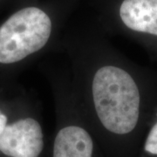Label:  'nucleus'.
<instances>
[{
  "instance_id": "1",
  "label": "nucleus",
  "mask_w": 157,
  "mask_h": 157,
  "mask_svg": "<svg viewBox=\"0 0 157 157\" xmlns=\"http://www.w3.org/2000/svg\"><path fill=\"white\" fill-rule=\"evenodd\" d=\"M55 52L66 60L73 92L105 157H125L142 112L140 83L126 59L100 39H67Z\"/></svg>"
},
{
  "instance_id": "6",
  "label": "nucleus",
  "mask_w": 157,
  "mask_h": 157,
  "mask_svg": "<svg viewBox=\"0 0 157 157\" xmlns=\"http://www.w3.org/2000/svg\"><path fill=\"white\" fill-rule=\"evenodd\" d=\"M157 117V113H156ZM144 151L148 155L157 156V121L152 126L144 143Z\"/></svg>"
},
{
  "instance_id": "3",
  "label": "nucleus",
  "mask_w": 157,
  "mask_h": 157,
  "mask_svg": "<svg viewBox=\"0 0 157 157\" xmlns=\"http://www.w3.org/2000/svg\"><path fill=\"white\" fill-rule=\"evenodd\" d=\"M55 25L47 11L37 6L13 13L0 26V67H10L55 52Z\"/></svg>"
},
{
  "instance_id": "5",
  "label": "nucleus",
  "mask_w": 157,
  "mask_h": 157,
  "mask_svg": "<svg viewBox=\"0 0 157 157\" xmlns=\"http://www.w3.org/2000/svg\"><path fill=\"white\" fill-rule=\"evenodd\" d=\"M118 17L129 31L157 37V0H123Z\"/></svg>"
},
{
  "instance_id": "2",
  "label": "nucleus",
  "mask_w": 157,
  "mask_h": 157,
  "mask_svg": "<svg viewBox=\"0 0 157 157\" xmlns=\"http://www.w3.org/2000/svg\"><path fill=\"white\" fill-rule=\"evenodd\" d=\"M45 71L56 114L50 157H105L78 104L65 65L54 67L46 64Z\"/></svg>"
},
{
  "instance_id": "7",
  "label": "nucleus",
  "mask_w": 157,
  "mask_h": 157,
  "mask_svg": "<svg viewBox=\"0 0 157 157\" xmlns=\"http://www.w3.org/2000/svg\"><path fill=\"white\" fill-rule=\"evenodd\" d=\"M10 116L5 108L0 107V135H2L3 131L5 130L7 124L10 121Z\"/></svg>"
},
{
  "instance_id": "4",
  "label": "nucleus",
  "mask_w": 157,
  "mask_h": 157,
  "mask_svg": "<svg viewBox=\"0 0 157 157\" xmlns=\"http://www.w3.org/2000/svg\"><path fill=\"white\" fill-rule=\"evenodd\" d=\"M44 148L43 126L33 112L12 119L0 135L1 157H40Z\"/></svg>"
}]
</instances>
